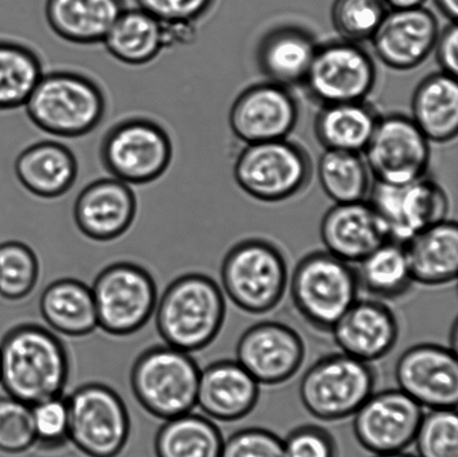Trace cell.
<instances>
[{
  "instance_id": "cell-1",
  "label": "cell",
  "mask_w": 458,
  "mask_h": 457,
  "mask_svg": "<svg viewBox=\"0 0 458 457\" xmlns=\"http://www.w3.org/2000/svg\"><path fill=\"white\" fill-rule=\"evenodd\" d=\"M70 376L64 343L42 326L24 324L0 343V385L8 396L33 406L63 396Z\"/></svg>"
},
{
  "instance_id": "cell-2",
  "label": "cell",
  "mask_w": 458,
  "mask_h": 457,
  "mask_svg": "<svg viewBox=\"0 0 458 457\" xmlns=\"http://www.w3.org/2000/svg\"><path fill=\"white\" fill-rule=\"evenodd\" d=\"M165 344L188 353L203 351L221 333L226 315L223 291L212 277L190 273L165 290L155 310Z\"/></svg>"
},
{
  "instance_id": "cell-3",
  "label": "cell",
  "mask_w": 458,
  "mask_h": 457,
  "mask_svg": "<svg viewBox=\"0 0 458 457\" xmlns=\"http://www.w3.org/2000/svg\"><path fill=\"white\" fill-rule=\"evenodd\" d=\"M25 107L31 123L42 131L72 139L87 136L100 125L106 98L89 76L53 71L43 74Z\"/></svg>"
},
{
  "instance_id": "cell-4",
  "label": "cell",
  "mask_w": 458,
  "mask_h": 457,
  "mask_svg": "<svg viewBox=\"0 0 458 457\" xmlns=\"http://www.w3.org/2000/svg\"><path fill=\"white\" fill-rule=\"evenodd\" d=\"M199 377V366L191 353L165 344L137 358L130 383L142 409L167 420L195 409Z\"/></svg>"
},
{
  "instance_id": "cell-5",
  "label": "cell",
  "mask_w": 458,
  "mask_h": 457,
  "mask_svg": "<svg viewBox=\"0 0 458 457\" xmlns=\"http://www.w3.org/2000/svg\"><path fill=\"white\" fill-rule=\"evenodd\" d=\"M224 292L238 309L263 315L284 297L289 272L284 255L271 241L250 239L228 250L221 270Z\"/></svg>"
},
{
  "instance_id": "cell-6",
  "label": "cell",
  "mask_w": 458,
  "mask_h": 457,
  "mask_svg": "<svg viewBox=\"0 0 458 457\" xmlns=\"http://www.w3.org/2000/svg\"><path fill=\"white\" fill-rule=\"evenodd\" d=\"M359 289L357 272L327 250L301 259L290 284L300 316L314 329L329 333L357 301Z\"/></svg>"
},
{
  "instance_id": "cell-7",
  "label": "cell",
  "mask_w": 458,
  "mask_h": 457,
  "mask_svg": "<svg viewBox=\"0 0 458 457\" xmlns=\"http://www.w3.org/2000/svg\"><path fill=\"white\" fill-rule=\"evenodd\" d=\"M172 138L156 121L134 116L107 130L100 147L103 167L128 185H147L172 164Z\"/></svg>"
},
{
  "instance_id": "cell-8",
  "label": "cell",
  "mask_w": 458,
  "mask_h": 457,
  "mask_svg": "<svg viewBox=\"0 0 458 457\" xmlns=\"http://www.w3.org/2000/svg\"><path fill=\"white\" fill-rule=\"evenodd\" d=\"M375 385L370 364L335 353L310 367L300 383V400L314 419L335 422L356 414Z\"/></svg>"
},
{
  "instance_id": "cell-9",
  "label": "cell",
  "mask_w": 458,
  "mask_h": 457,
  "mask_svg": "<svg viewBox=\"0 0 458 457\" xmlns=\"http://www.w3.org/2000/svg\"><path fill=\"white\" fill-rule=\"evenodd\" d=\"M69 441L89 457H116L129 441L130 416L118 393L103 384L76 388L66 397Z\"/></svg>"
},
{
  "instance_id": "cell-10",
  "label": "cell",
  "mask_w": 458,
  "mask_h": 457,
  "mask_svg": "<svg viewBox=\"0 0 458 457\" xmlns=\"http://www.w3.org/2000/svg\"><path fill=\"white\" fill-rule=\"evenodd\" d=\"M91 290L98 328L116 337L143 328L158 302L154 277L146 268L130 262L106 267L94 280Z\"/></svg>"
},
{
  "instance_id": "cell-11",
  "label": "cell",
  "mask_w": 458,
  "mask_h": 457,
  "mask_svg": "<svg viewBox=\"0 0 458 457\" xmlns=\"http://www.w3.org/2000/svg\"><path fill=\"white\" fill-rule=\"evenodd\" d=\"M311 170L307 152L282 139L247 145L233 165V177L247 195L276 203L302 190Z\"/></svg>"
},
{
  "instance_id": "cell-12",
  "label": "cell",
  "mask_w": 458,
  "mask_h": 457,
  "mask_svg": "<svg viewBox=\"0 0 458 457\" xmlns=\"http://www.w3.org/2000/svg\"><path fill=\"white\" fill-rule=\"evenodd\" d=\"M363 151L376 182L389 185L419 181L429 164L428 139L414 121L399 114L379 118Z\"/></svg>"
},
{
  "instance_id": "cell-13",
  "label": "cell",
  "mask_w": 458,
  "mask_h": 457,
  "mask_svg": "<svg viewBox=\"0 0 458 457\" xmlns=\"http://www.w3.org/2000/svg\"><path fill=\"white\" fill-rule=\"evenodd\" d=\"M369 196V204L383 219L389 240L401 244L445 221L450 208L445 191L424 177L406 185L376 182Z\"/></svg>"
},
{
  "instance_id": "cell-14",
  "label": "cell",
  "mask_w": 458,
  "mask_h": 457,
  "mask_svg": "<svg viewBox=\"0 0 458 457\" xmlns=\"http://www.w3.org/2000/svg\"><path fill=\"white\" fill-rule=\"evenodd\" d=\"M376 80V66L369 54L345 40L318 47L304 83L318 101L334 105L362 102Z\"/></svg>"
},
{
  "instance_id": "cell-15",
  "label": "cell",
  "mask_w": 458,
  "mask_h": 457,
  "mask_svg": "<svg viewBox=\"0 0 458 457\" xmlns=\"http://www.w3.org/2000/svg\"><path fill=\"white\" fill-rule=\"evenodd\" d=\"M424 409L401 389L372 394L353 415V433L376 455L398 453L414 443Z\"/></svg>"
},
{
  "instance_id": "cell-16",
  "label": "cell",
  "mask_w": 458,
  "mask_h": 457,
  "mask_svg": "<svg viewBox=\"0 0 458 457\" xmlns=\"http://www.w3.org/2000/svg\"><path fill=\"white\" fill-rule=\"evenodd\" d=\"M394 378L398 389L423 409L456 410L458 362L454 349L417 344L399 357Z\"/></svg>"
},
{
  "instance_id": "cell-17",
  "label": "cell",
  "mask_w": 458,
  "mask_h": 457,
  "mask_svg": "<svg viewBox=\"0 0 458 457\" xmlns=\"http://www.w3.org/2000/svg\"><path fill=\"white\" fill-rule=\"evenodd\" d=\"M305 357L301 335L281 322H259L238 340L236 361L259 385L276 386L298 373Z\"/></svg>"
},
{
  "instance_id": "cell-18",
  "label": "cell",
  "mask_w": 458,
  "mask_h": 457,
  "mask_svg": "<svg viewBox=\"0 0 458 457\" xmlns=\"http://www.w3.org/2000/svg\"><path fill=\"white\" fill-rule=\"evenodd\" d=\"M299 118L295 98L276 83L254 85L233 103L229 124L247 145L285 139Z\"/></svg>"
},
{
  "instance_id": "cell-19",
  "label": "cell",
  "mask_w": 458,
  "mask_h": 457,
  "mask_svg": "<svg viewBox=\"0 0 458 457\" xmlns=\"http://www.w3.org/2000/svg\"><path fill=\"white\" fill-rule=\"evenodd\" d=\"M438 35L437 17L421 6L387 13L371 40L377 57L386 66L408 71L434 51Z\"/></svg>"
},
{
  "instance_id": "cell-20",
  "label": "cell",
  "mask_w": 458,
  "mask_h": 457,
  "mask_svg": "<svg viewBox=\"0 0 458 457\" xmlns=\"http://www.w3.org/2000/svg\"><path fill=\"white\" fill-rule=\"evenodd\" d=\"M137 207L131 186L114 177L101 178L80 192L74 204V222L89 240L114 241L131 227Z\"/></svg>"
},
{
  "instance_id": "cell-21",
  "label": "cell",
  "mask_w": 458,
  "mask_h": 457,
  "mask_svg": "<svg viewBox=\"0 0 458 457\" xmlns=\"http://www.w3.org/2000/svg\"><path fill=\"white\" fill-rule=\"evenodd\" d=\"M344 355L367 364L383 360L396 346V316L376 300H357L330 331Z\"/></svg>"
},
{
  "instance_id": "cell-22",
  "label": "cell",
  "mask_w": 458,
  "mask_h": 457,
  "mask_svg": "<svg viewBox=\"0 0 458 457\" xmlns=\"http://www.w3.org/2000/svg\"><path fill=\"white\" fill-rule=\"evenodd\" d=\"M320 235L327 253L345 263H360L385 241L387 228L365 200L336 204L322 219Z\"/></svg>"
},
{
  "instance_id": "cell-23",
  "label": "cell",
  "mask_w": 458,
  "mask_h": 457,
  "mask_svg": "<svg viewBox=\"0 0 458 457\" xmlns=\"http://www.w3.org/2000/svg\"><path fill=\"white\" fill-rule=\"evenodd\" d=\"M259 384L236 360H219L200 370L196 406L210 419L233 423L258 404Z\"/></svg>"
},
{
  "instance_id": "cell-24",
  "label": "cell",
  "mask_w": 458,
  "mask_h": 457,
  "mask_svg": "<svg viewBox=\"0 0 458 457\" xmlns=\"http://www.w3.org/2000/svg\"><path fill=\"white\" fill-rule=\"evenodd\" d=\"M18 182L31 195L58 199L75 185L79 163L74 152L61 142L45 140L27 147L17 157Z\"/></svg>"
},
{
  "instance_id": "cell-25",
  "label": "cell",
  "mask_w": 458,
  "mask_h": 457,
  "mask_svg": "<svg viewBox=\"0 0 458 457\" xmlns=\"http://www.w3.org/2000/svg\"><path fill=\"white\" fill-rule=\"evenodd\" d=\"M125 0H47L45 17L58 38L76 45L103 43Z\"/></svg>"
},
{
  "instance_id": "cell-26",
  "label": "cell",
  "mask_w": 458,
  "mask_h": 457,
  "mask_svg": "<svg viewBox=\"0 0 458 457\" xmlns=\"http://www.w3.org/2000/svg\"><path fill=\"white\" fill-rule=\"evenodd\" d=\"M405 246L411 279L426 286H439L456 281L458 273V227L455 222L435 224Z\"/></svg>"
},
{
  "instance_id": "cell-27",
  "label": "cell",
  "mask_w": 458,
  "mask_h": 457,
  "mask_svg": "<svg viewBox=\"0 0 458 457\" xmlns=\"http://www.w3.org/2000/svg\"><path fill=\"white\" fill-rule=\"evenodd\" d=\"M313 36L298 27L269 31L260 40L258 64L272 83L290 87L304 82L318 51Z\"/></svg>"
},
{
  "instance_id": "cell-28",
  "label": "cell",
  "mask_w": 458,
  "mask_h": 457,
  "mask_svg": "<svg viewBox=\"0 0 458 457\" xmlns=\"http://www.w3.org/2000/svg\"><path fill=\"white\" fill-rule=\"evenodd\" d=\"M411 111V120L428 141L453 140L458 131L456 76L442 72L421 80L412 97Z\"/></svg>"
},
{
  "instance_id": "cell-29",
  "label": "cell",
  "mask_w": 458,
  "mask_h": 457,
  "mask_svg": "<svg viewBox=\"0 0 458 457\" xmlns=\"http://www.w3.org/2000/svg\"><path fill=\"white\" fill-rule=\"evenodd\" d=\"M39 311L54 331L67 337H84L98 328L92 290L79 280L49 284L40 295Z\"/></svg>"
},
{
  "instance_id": "cell-30",
  "label": "cell",
  "mask_w": 458,
  "mask_h": 457,
  "mask_svg": "<svg viewBox=\"0 0 458 457\" xmlns=\"http://www.w3.org/2000/svg\"><path fill=\"white\" fill-rule=\"evenodd\" d=\"M103 44L116 61L133 66L156 60L168 47L163 22L139 7L124 9Z\"/></svg>"
},
{
  "instance_id": "cell-31",
  "label": "cell",
  "mask_w": 458,
  "mask_h": 457,
  "mask_svg": "<svg viewBox=\"0 0 458 457\" xmlns=\"http://www.w3.org/2000/svg\"><path fill=\"white\" fill-rule=\"evenodd\" d=\"M376 112L365 102L323 106L316 119L318 140L327 150L360 154L366 149L378 123Z\"/></svg>"
},
{
  "instance_id": "cell-32",
  "label": "cell",
  "mask_w": 458,
  "mask_h": 457,
  "mask_svg": "<svg viewBox=\"0 0 458 457\" xmlns=\"http://www.w3.org/2000/svg\"><path fill=\"white\" fill-rule=\"evenodd\" d=\"M224 438L208 416L191 413L165 420L155 438L157 457H221Z\"/></svg>"
},
{
  "instance_id": "cell-33",
  "label": "cell",
  "mask_w": 458,
  "mask_h": 457,
  "mask_svg": "<svg viewBox=\"0 0 458 457\" xmlns=\"http://www.w3.org/2000/svg\"><path fill=\"white\" fill-rule=\"evenodd\" d=\"M359 264V288L372 297L397 299L411 288V273L403 244L385 241Z\"/></svg>"
},
{
  "instance_id": "cell-34",
  "label": "cell",
  "mask_w": 458,
  "mask_h": 457,
  "mask_svg": "<svg viewBox=\"0 0 458 457\" xmlns=\"http://www.w3.org/2000/svg\"><path fill=\"white\" fill-rule=\"evenodd\" d=\"M43 74V63L33 48L0 39V111L25 106Z\"/></svg>"
},
{
  "instance_id": "cell-35",
  "label": "cell",
  "mask_w": 458,
  "mask_h": 457,
  "mask_svg": "<svg viewBox=\"0 0 458 457\" xmlns=\"http://www.w3.org/2000/svg\"><path fill=\"white\" fill-rule=\"evenodd\" d=\"M318 174L323 190L336 204L362 201L369 195L370 170L357 152L327 150Z\"/></svg>"
},
{
  "instance_id": "cell-36",
  "label": "cell",
  "mask_w": 458,
  "mask_h": 457,
  "mask_svg": "<svg viewBox=\"0 0 458 457\" xmlns=\"http://www.w3.org/2000/svg\"><path fill=\"white\" fill-rule=\"evenodd\" d=\"M39 277L34 250L21 241L0 244V297L20 301L33 292Z\"/></svg>"
},
{
  "instance_id": "cell-37",
  "label": "cell",
  "mask_w": 458,
  "mask_h": 457,
  "mask_svg": "<svg viewBox=\"0 0 458 457\" xmlns=\"http://www.w3.org/2000/svg\"><path fill=\"white\" fill-rule=\"evenodd\" d=\"M384 0H335L332 24L348 42L371 39L387 15Z\"/></svg>"
},
{
  "instance_id": "cell-38",
  "label": "cell",
  "mask_w": 458,
  "mask_h": 457,
  "mask_svg": "<svg viewBox=\"0 0 458 457\" xmlns=\"http://www.w3.org/2000/svg\"><path fill=\"white\" fill-rule=\"evenodd\" d=\"M417 457H458L456 410H430L415 436Z\"/></svg>"
},
{
  "instance_id": "cell-39",
  "label": "cell",
  "mask_w": 458,
  "mask_h": 457,
  "mask_svg": "<svg viewBox=\"0 0 458 457\" xmlns=\"http://www.w3.org/2000/svg\"><path fill=\"white\" fill-rule=\"evenodd\" d=\"M35 445L31 406L12 396L0 397V452L18 455Z\"/></svg>"
},
{
  "instance_id": "cell-40",
  "label": "cell",
  "mask_w": 458,
  "mask_h": 457,
  "mask_svg": "<svg viewBox=\"0 0 458 457\" xmlns=\"http://www.w3.org/2000/svg\"><path fill=\"white\" fill-rule=\"evenodd\" d=\"M36 445L44 450L58 449L69 441V407L63 396L49 398L31 406Z\"/></svg>"
},
{
  "instance_id": "cell-41",
  "label": "cell",
  "mask_w": 458,
  "mask_h": 457,
  "mask_svg": "<svg viewBox=\"0 0 458 457\" xmlns=\"http://www.w3.org/2000/svg\"><path fill=\"white\" fill-rule=\"evenodd\" d=\"M221 457H285L284 443L267 429H241L224 440Z\"/></svg>"
},
{
  "instance_id": "cell-42",
  "label": "cell",
  "mask_w": 458,
  "mask_h": 457,
  "mask_svg": "<svg viewBox=\"0 0 458 457\" xmlns=\"http://www.w3.org/2000/svg\"><path fill=\"white\" fill-rule=\"evenodd\" d=\"M216 0H136L137 7L165 25H195L210 12Z\"/></svg>"
},
{
  "instance_id": "cell-43",
  "label": "cell",
  "mask_w": 458,
  "mask_h": 457,
  "mask_svg": "<svg viewBox=\"0 0 458 457\" xmlns=\"http://www.w3.org/2000/svg\"><path fill=\"white\" fill-rule=\"evenodd\" d=\"M285 457H338L334 436L317 425H303L286 437Z\"/></svg>"
},
{
  "instance_id": "cell-44",
  "label": "cell",
  "mask_w": 458,
  "mask_h": 457,
  "mask_svg": "<svg viewBox=\"0 0 458 457\" xmlns=\"http://www.w3.org/2000/svg\"><path fill=\"white\" fill-rule=\"evenodd\" d=\"M437 57L444 73L457 76L458 72V29L456 22L447 26L439 33L437 45Z\"/></svg>"
},
{
  "instance_id": "cell-45",
  "label": "cell",
  "mask_w": 458,
  "mask_h": 457,
  "mask_svg": "<svg viewBox=\"0 0 458 457\" xmlns=\"http://www.w3.org/2000/svg\"><path fill=\"white\" fill-rule=\"evenodd\" d=\"M435 4L447 20L456 21L458 15V0H434Z\"/></svg>"
},
{
  "instance_id": "cell-46",
  "label": "cell",
  "mask_w": 458,
  "mask_h": 457,
  "mask_svg": "<svg viewBox=\"0 0 458 457\" xmlns=\"http://www.w3.org/2000/svg\"><path fill=\"white\" fill-rule=\"evenodd\" d=\"M393 9H408L423 6L426 0H384Z\"/></svg>"
},
{
  "instance_id": "cell-47",
  "label": "cell",
  "mask_w": 458,
  "mask_h": 457,
  "mask_svg": "<svg viewBox=\"0 0 458 457\" xmlns=\"http://www.w3.org/2000/svg\"><path fill=\"white\" fill-rule=\"evenodd\" d=\"M375 457H417V456L403 453V452H398V453L379 454V455H376Z\"/></svg>"
}]
</instances>
